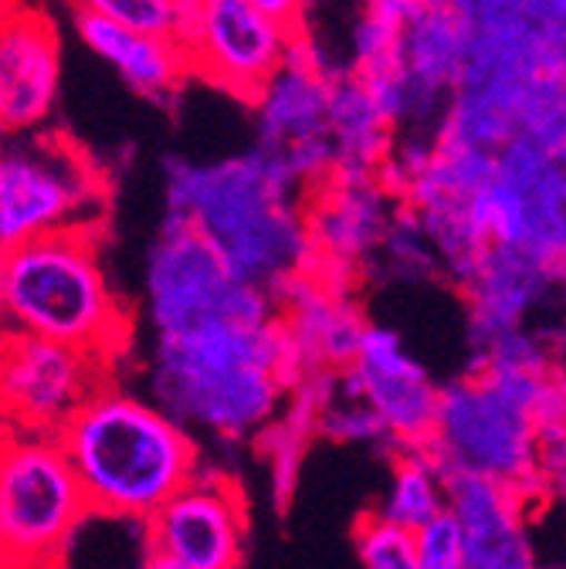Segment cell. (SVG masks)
I'll list each match as a JSON object with an SVG mask.
<instances>
[{
  "label": "cell",
  "instance_id": "cell-1",
  "mask_svg": "<svg viewBox=\"0 0 566 569\" xmlns=\"http://www.w3.org/2000/svg\"><path fill=\"white\" fill-rule=\"evenodd\" d=\"M302 380L296 352L271 322H203L150 332L143 387L197 441L238 448L286 410Z\"/></svg>",
  "mask_w": 566,
  "mask_h": 569
},
{
  "label": "cell",
  "instance_id": "cell-2",
  "mask_svg": "<svg viewBox=\"0 0 566 569\" xmlns=\"http://www.w3.org/2000/svg\"><path fill=\"white\" fill-rule=\"evenodd\" d=\"M309 190L268 150L218 163H170L167 213L187 221L225 264L275 302L316 268Z\"/></svg>",
  "mask_w": 566,
  "mask_h": 569
},
{
  "label": "cell",
  "instance_id": "cell-3",
  "mask_svg": "<svg viewBox=\"0 0 566 569\" xmlns=\"http://www.w3.org/2000/svg\"><path fill=\"white\" fill-rule=\"evenodd\" d=\"M58 438L92 509L147 522L203 465L187 427L119 380H109Z\"/></svg>",
  "mask_w": 566,
  "mask_h": 569
},
{
  "label": "cell",
  "instance_id": "cell-4",
  "mask_svg": "<svg viewBox=\"0 0 566 569\" xmlns=\"http://www.w3.org/2000/svg\"><path fill=\"white\" fill-rule=\"evenodd\" d=\"M4 332L38 336L102 356L116 367L129 352V309L102 261V231H54L0 251Z\"/></svg>",
  "mask_w": 566,
  "mask_h": 569
},
{
  "label": "cell",
  "instance_id": "cell-5",
  "mask_svg": "<svg viewBox=\"0 0 566 569\" xmlns=\"http://www.w3.org/2000/svg\"><path fill=\"white\" fill-rule=\"evenodd\" d=\"M549 377H516L471 363L441 387L431 455L448 475L503 481L519 488L533 506H543L536 407Z\"/></svg>",
  "mask_w": 566,
  "mask_h": 569
},
{
  "label": "cell",
  "instance_id": "cell-6",
  "mask_svg": "<svg viewBox=\"0 0 566 569\" xmlns=\"http://www.w3.org/2000/svg\"><path fill=\"white\" fill-rule=\"evenodd\" d=\"M106 173L102 167L58 129L8 136L0 157V248L106 224Z\"/></svg>",
  "mask_w": 566,
  "mask_h": 569
},
{
  "label": "cell",
  "instance_id": "cell-7",
  "mask_svg": "<svg viewBox=\"0 0 566 569\" xmlns=\"http://www.w3.org/2000/svg\"><path fill=\"white\" fill-rule=\"evenodd\" d=\"M89 509V495L61 438L21 431L4 435L0 542L8 569H48Z\"/></svg>",
  "mask_w": 566,
  "mask_h": 569
},
{
  "label": "cell",
  "instance_id": "cell-8",
  "mask_svg": "<svg viewBox=\"0 0 566 569\" xmlns=\"http://www.w3.org/2000/svg\"><path fill=\"white\" fill-rule=\"evenodd\" d=\"M143 312L150 332H180L203 322H271L278 302L238 278L187 221L167 213L143 264Z\"/></svg>",
  "mask_w": 566,
  "mask_h": 569
},
{
  "label": "cell",
  "instance_id": "cell-9",
  "mask_svg": "<svg viewBox=\"0 0 566 569\" xmlns=\"http://www.w3.org/2000/svg\"><path fill=\"white\" fill-rule=\"evenodd\" d=\"M302 34V28L268 18L248 0H187L177 41L193 79L255 106L292 61Z\"/></svg>",
  "mask_w": 566,
  "mask_h": 569
},
{
  "label": "cell",
  "instance_id": "cell-10",
  "mask_svg": "<svg viewBox=\"0 0 566 569\" xmlns=\"http://www.w3.org/2000/svg\"><path fill=\"white\" fill-rule=\"evenodd\" d=\"M491 244L523 251L566 284V163L529 139H513L481 193Z\"/></svg>",
  "mask_w": 566,
  "mask_h": 569
},
{
  "label": "cell",
  "instance_id": "cell-11",
  "mask_svg": "<svg viewBox=\"0 0 566 569\" xmlns=\"http://www.w3.org/2000/svg\"><path fill=\"white\" fill-rule=\"evenodd\" d=\"M116 367L102 356L38 336L4 332V423L21 435H61L76 413L109 383Z\"/></svg>",
  "mask_w": 566,
  "mask_h": 569
},
{
  "label": "cell",
  "instance_id": "cell-12",
  "mask_svg": "<svg viewBox=\"0 0 566 569\" xmlns=\"http://www.w3.org/2000/svg\"><path fill=\"white\" fill-rule=\"evenodd\" d=\"M157 556L183 569H241L248 546V506L241 485L221 465H200L150 519Z\"/></svg>",
  "mask_w": 566,
  "mask_h": 569
},
{
  "label": "cell",
  "instance_id": "cell-13",
  "mask_svg": "<svg viewBox=\"0 0 566 569\" xmlns=\"http://www.w3.org/2000/svg\"><path fill=\"white\" fill-rule=\"evenodd\" d=\"M380 177L332 173L306 197V221L316 268L339 281H357L374 271L400 203Z\"/></svg>",
  "mask_w": 566,
  "mask_h": 569
},
{
  "label": "cell",
  "instance_id": "cell-14",
  "mask_svg": "<svg viewBox=\"0 0 566 569\" xmlns=\"http://www.w3.org/2000/svg\"><path fill=\"white\" fill-rule=\"evenodd\" d=\"M61 89V34L48 0H4L0 31V126L8 136L44 129Z\"/></svg>",
  "mask_w": 566,
  "mask_h": 569
},
{
  "label": "cell",
  "instance_id": "cell-15",
  "mask_svg": "<svg viewBox=\"0 0 566 569\" xmlns=\"http://www.w3.org/2000/svg\"><path fill=\"white\" fill-rule=\"evenodd\" d=\"M349 370L360 383L364 400L380 413L397 451L431 448L441 387L394 329L370 322Z\"/></svg>",
  "mask_w": 566,
  "mask_h": 569
},
{
  "label": "cell",
  "instance_id": "cell-16",
  "mask_svg": "<svg viewBox=\"0 0 566 569\" xmlns=\"http://www.w3.org/2000/svg\"><path fill=\"white\" fill-rule=\"evenodd\" d=\"M278 326L306 377L349 370L370 319L364 316L349 281L309 271L278 299Z\"/></svg>",
  "mask_w": 566,
  "mask_h": 569
},
{
  "label": "cell",
  "instance_id": "cell-17",
  "mask_svg": "<svg viewBox=\"0 0 566 569\" xmlns=\"http://www.w3.org/2000/svg\"><path fill=\"white\" fill-rule=\"evenodd\" d=\"M448 512L465 536V569H539L529 539V498L503 481L451 475Z\"/></svg>",
  "mask_w": 566,
  "mask_h": 569
},
{
  "label": "cell",
  "instance_id": "cell-18",
  "mask_svg": "<svg viewBox=\"0 0 566 569\" xmlns=\"http://www.w3.org/2000/svg\"><path fill=\"white\" fill-rule=\"evenodd\" d=\"M563 284L533 258L513 248L491 244L471 278L461 284L468 342L478 352L491 339L529 326L536 309Z\"/></svg>",
  "mask_w": 566,
  "mask_h": 569
},
{
  "label": "cell",
  "instance_id": "cell-19",
  "mask_svg": "<svg viewBox=\"0 0 566 569\" xmlns=\"http://www.w3.org/2000/svg\"><path fill=\"white\" fill-rule=\"evenodd\" d=\"M72 24L82 44L96 58H102L136 96L150 102L173 99L183 89V82L193 79L187 51L177 38L132 31L126 24L82 11H72Z\"/></svg>",
  "mask_w": 566,
  "mask_h": 569
},
{
  "label": "cell",
  "instance_id": "cell-20",
  "mask_svg": "<svg viewBox=\"0 0 566 569\" xmlns=\"http://www.w3.org/2000/svg\"><path fill=\"white\" fill-rule=\"evenodd\" d=\"M329 142L339 177H380L394 153V119L360 79L332 86Z\"/></svg>",
  "mask_w": 566,
  "mask_h": 569
},
{
  "label": "cell",
  "instance_id": "cell-21",
  "mask_svg": "<svg viewBox=\"0 0 566 569\" xmlns=\"http://www.w3.org/2000/svg\"><path fill=\"white\" fill-rule=\"evenodd\" d=\"M157 546L147 519L89 509L48 569H150Z\"/></svg>",
  "mask_w": 566,
  "mask_h": 569
},
{
  "label": "cell",
  "instance_id": "cell-22",
  "mask_svg": "<svg viewBox=\"0 0 566 569\" xmlns=\"http://www.w3.org/2000/svg\"><path fill=\"white\" fill-rule=\"evenodd\" d=\"M448 488L451 475L431 455V448L397 451L390 458V478L374 512L407 532H420L448 512Z\"/></svg>",
  "mask_w": 566,
  "mask_h": 569
},
{
  "label": "cell",
  "instance_id": "cell-23",
  "mask_svg": "<svg viewBox=\"0 0 566 569\" xmlns=\"http://www.w3.org/2000/svg\"><path fill=\"white\" fill-rule=\"evenodd\" d=\"M319 438H329L336 445L380 448V451H390V458L397 455L390 431L384 427L380 413L364 400L352 370H342L332 383V393L319 413Z\"/></svg>",
  "mask_w": 566,
  "mask_h": 569
},
{
  "label": "cell",
  "instance_id": "cell-24",
  "mask_svg": "<svg viewBox=\"0 0 566 569\" xmlns=\"http://www.w3.org/2000/svg\"><path fill=\"white\" fill-rule=\"evenodd\" d=\"M374 271H384L390 281H404V284H420L441 274V261L435 244L424 234L417 213L404 203L394 218V228L384 241V251L374 264Z\"/></svg>",
  "mask_w": 566,
  "mask_h": 569
},
{
  "label": "cell",
  "instance_id": "cell-25",
  "mask_svg": "<svg viewBox=\"0 0 566 569\" xmlns=\"http://www.w3.org/2000/svg\"><path fill=\"white\" fill-rule=\"evenodd\" d=\"M471 363L516 377H549L553 370H559V352L556 339L546 329L523 326L481 346Z\"/></svg>",
  "mask_w": 566,
  "mask_h": 569
},
{
  "label": "cell",
  "instance_id": "cell-26",
  "mask_svg": "<svg viewBox=\"0 0 566 569\" xmlns=\"http://www.w3.org/2000/svg\"><path fill=\"white\" fill-rule=\"evenodd\" d=\"M352 546H357L364 569H420L417 532H407L377 512H364L357 519Z\"/></svg>",
  "mask_w": 566,
  "mask_h": 569
},
{
  "label": "cell",
  "instance_id": "cell-27",
  "mask_svg": "<svg viewBox=\"0 0 566 569\" xmlns=\"http://www.w3.org/2000/svg\"><path fill=\"white\" fill-rule=\"evenodd\" d=\"M64 4L82 14H99L106 21L126 24L132 31L177 38L187 0H64Z\"/></svg>",
  "mask_w": 566,
  "mask_h": 569
},
{
  "label": "cell",
  "instance_id": "cell-28",
  "mask_svg": "<svg viewBox=\"0 0 566 569\" xmlns=\"http://www.w3.org/2000/svg\"><path fill=\"white\" fill-rule=\"evenodd\" d=\"M420 569H465V536L451 512L417 532Z\"/></svg>",
  "mask_w": 566,
  "mask_h": 569
},
{
  "label": "cell",
  "instance_id": "cell-29",
  "mask_svg": "<svg viewBox=\"0 0 566 569\" xmlns=\"http://www.w3.org/2000/svg\"><path fill=\"white\" fill-rule=\"evenodd\" d=\"M539 481L546 502L566 509V427L539 435Z\"/></svg>",
  "mask_w": 566,
  "mask_h": 569
},
{
  "label": "cell",
  "instance_id": "cell-30",
  "mask_svg": "<svg viewBox=\"0 0 566 569\" xmlns=\"http://www.w3.org/2000/svg\"><path fill=\"white\" fill-rule=\"evenodd\" d=\"M248 4L265 11L268 18L281 21V24H289V28H302L309 0H248Z\"/></svg>",
  "mask_w": 566,
  "mask_h": 569
},
{
  "label": "cell",
  "instance_id": "cell-31",
  "mask_svg": "<svg viewBox=\"0 0 566 569\" xmlns=\"http://www.w3.org/2000/svg\"><path fill=\"white\" fill-rule=\"evenodd\" d=\"M150 569H183V566H177V562H170V559H163V556H157V559L150 562Z\"/></svg>",
  "mask_w": 566,
  "mask_h": 569
}]
</instances>
